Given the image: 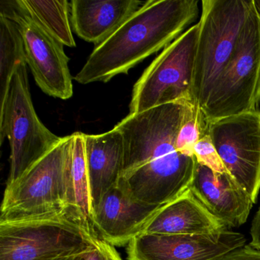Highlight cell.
Instances as JSON below:
<instances>
[{
    "instance_id": "6da1fadb",
    "label": "cell",
    "mask_w": 260,
    "mask_h": 260,
    "mask_svg": "<svg viewBox=\"0 0 260 260\" xmlns=\"http://www.w3.org/2000/svg\"><path fill=\"white\" fill-rule=\"evenodd\" d=\"M187 102L129 114L115 126L124 142V164L118 185L133 200L164 206L189 188L197 160L176 147Z\"/></svg>"
},
{
    "instance_id": "7a4b0ae2",
    "label": "cell",
    "mask_w": 260,
    "mask_h": 260,
    "mask_svg": "<svg viewBox=\"0 0 260 260\" xmlns=\"http://www.w3.org/2000/svg\"><path fill=\"white\" fill-rule=\"evenodd\" d=\"M197 0H149L95 49L77 83H106L165 48L197 19Z\"/></svg>"
},
{
    "instance_id": "3957f363",
    "label": "cell",
    "mask_w": 260,
    "mask_h": 260,
    "mask_svg": "<svg viewBox=\"0 0 260 260\" xmlns=\"http://www.w3.org/2000/svg\"><path fill=\"white\" fill-rule=\"evenodd\" d=\"M99 237L72 209L0 220V260H46L88 250Z\"/></svg>"
},
{
    "instance_id": "277c9868",
    "label": "cell",
    "mask_w": 260,
    "mask_h": 260,
    "mask_svg": "<svg viewBox=\"0 0 260 260\" xmlns=\"http://www.w3.org/2000/svg\"><path fill=\"white\" fill-rule=\"evenodd\" d=\"M252 0H203L196 47L193 99L203 109L234 56Z\"/></svg>"
},
{
    "instance_id": "5b68a950",
    "label": "cell",
    "mask_w": 260,
    "mask_h": 260,
    "mask_svg": "<svg viewBox=\"0 0 260 260\" xmlns=\"http://www.w3.org/2000/svg\"><path fill=\"white\" fill-rule=\"evenodd\" d=\"M26 62L16 66L0 112V143L10 141V170L7 185L49 153L61 141L40 121L30 93Z\"/></svg>"
},
{
    "instance_id": "8992f818",
    "label": "cell",
    "mask_w": 260,
    "mask_h": 260,
    "mask_svg": "<svg viewBox=\"0 0 260 260\" xmlns=\"http://www.w3.org/2000/svg\"><path fill=\"white\" fill-rule=\"evenodd\" d=\"M72 136L59 144L7 185L1 205L0 220L37 217L71 209L68 191Z\"/></svg>"
},
{
    "instance_id": "52a82bcc",
    "label": "cell",
    "mask_w": 260,
    "mask_h": 260,
    "mask_svg": "<svg viewBox=\"0 0 260 260\" xmlns=\"http://www.w3.org/2000/svg\"><path fill=\"white\" fill-rule=\"evenodd\" d=\"M259 103L260 19L253 4L234 56L202 109L211 121L258 110Z\"/></svg>"
},
{
    "instance_id": "ba28073f",
    "label": "cell",
    "mask_w": 260,
    "mask_h": 260,
    "mask_svg": "<svg viewBox=\"0 0 260 260\" xmlns=\"http://www.w3.org/2000/svg\"><path fill=\"white\" fill-rule=\"evenodd\" d=\"M199 23L166 47L134 86L130 115L162 105L194 101L193 79Z\"/></svg>"
},
{
    "instance_id": "9c48e42d",
    "label": "cell",
    "mask_w": 260,
    "mask_h": 260,
    "mask_svg": "<svg viewBox=\"0 0 260 260\" xmlns=\"http://www.w3.org/2000/svg\"><path fill=\"white\" fill-rule=\"evenodd\" d=\"M0 16L13 21L19 27L27 65L40 89L54 98H71L73 79L63 45L28 14L20 0L1 1Z\"/></svg>"
},
{
    "instance_id": "30bf717a",
    "label": "cell",
    "mask_w": 260,
    "mask_h": 260,
    "mask_svg": "<svg viewBox=\"0 0 260 260\" xmlns=\"http://www.w3.org/2000/svg\"><path fill=\"white\" fill-rule=\"evenodd\" d=\"M208 134L230 174L255 204L260 191V110L209 121Z\"/></svg>"
},
{
    "instance_id": "8fae6325",
    "label": "cell",
    "mask_w": 260,
    "mask_h": 260,
    "mask_svg": "<svg viewBox=\"0 0 260 260\" xmlns=\"http://www.w3.org/2000/svg\"><path fill=\"white\" fill-rule=\"evenodd\" d=\"M243 234L216 235L141 234L127 244V260H214L244 246Z\"/></svg>"
},
{
    "instance_id": "7c38bea8",
    "label": "cell",
    "mask_w": 260,
    "mask_h": 260,
    "mask_svg": "<svg viewBox=\"0 0 260 260\" xmlns=\"http://www.w3.org/2000/svg\"><path fill=\"white\" fill-rule=\"evenodd\" d=\"M161 207L133 200L117 185L94 208L92 226L102 240L114 246H125L141 234Z\"/></svg>"
},
{
    "instance_id": "4fadbf2b",
    "label": "cell",
    "mask_w": 260,
    "mask_h": 260,
    "mask_svg": "<svg viewBox=\"0 0 260 260\" xmlns=\"http://www.w3.org/2000/svg\"><path fill=\"white\" fill-rule=\"evenodd\" d=\"M196 197L230 229L247 220L254 203L230 173H220L197 162L189 187Z\"/></svg>"
},
{
    "instance_id": "5bb4252c",
    "label": "cell",
    "mask_w": 260,
    "mask_h": 260,
    "mask_svg": "<svg viewBox=\"0 0 260 260\" xmlns=\"http://www.w3.org/2000/svg\"><path fill=\"white\" fill-rule=\"evenodd\" d=\"M228 230L230 228L211 214L188 188L161 207L141 234L216 235Z\"/></svg>"
},
{
    "instance_id": "9a60e30c",
    "label": "cell",
    "mask_w": 260,
    "mask_h": 260,
    "mask_svg": "<svg viewBox=\"0 0 260 260\" xmlns=\"http://www.w3.org/2000/svg\"><path fill=\"white\" fill-rule=\"evenodd\" d=\"M144 3L138 0H73L71 25L79 37L97 47L112 36Z\"/></svg>"
},
{
    "instance_id": "2e32d148",
    "label": "cell",
    "mask_w": 260,
    "mask_h": 260,
    "mask_svg": "<svg viewBox=\"0 0 260 260\" xmlns=\"http://www.w3.org/2000/svg\"><path fill=\"white\" fill-rule=\"evenodd\" d=\"M85 152L94 208L118 185L124 164V142L116 127L101 135L85 134Z\"/></svg>"
},
{
    "instance_id": "e0dca14e",
    "label": "cell",
    "mask_w": 260,
    "mask_h": 260,
    "mask_svg": "<svg viewBox=\"0 0 260 260\" xmlns=\"http://www.w3.org/2000/svg\"><path fill=\"white\" fill-rule=\"evenodd\" d=\"M71 136L72 143L67 202L68 208L92 223L94 206L91 197L85 152V134L76 132Z\"/></svg>"
},
{
    "instance_id": "ac0fdd59",
    "label": "cell",
    "mask_w": 260,
    "mask_h": 260,
    "mask_svg": "<svg viewBox=\"0 0 260 260\" xmlns=\"http://www.w3.org/2000/svg\"><path fill=\"white\" fill-rule=\"evenodd\" d=\"M20 3L28 14L62 45L76 47L70 19L71 6L68 1L20 0Z\"/></svg>"
},
{
    "instance_id": "d6986e66",
    "label": "cell",
    "mask_w": 260,
    "mask_h": 260,
    "mask_svg": "<svg viewBox=\"0 0 260 260\" xmlns=\"http://www.w3.org/2000/svg\"><path fill=\"white\" fill-rule=\"evenodd\" d=\"M26 62L25 45L19 27L0 16V103L4 101L16 66Z\"/></svg>"
},
{
    "instance_id": "ffe728a7",
    "label": "cell",
    "mask_w": 260,
    "mask_h": 260,
    "mask_svg": "<svg viewBox=\"0 0 260 260\" xmlns=\"http://www.w3.org/2000/svg\"><path fill=\"white\" fill-rule=\"evenodd\" d=\"M209 121L203 109L194 101L187 102L185 115L176 137L178 151L188 156H194V145L208 135Z\"/></svg>"
},
{
    "instance_id": "44dd1931",
    "label": "cell",
    "mask_w": 260,
    "mask_h": 260,
    "mask_svg": "<svg viewBox=\"0 0 260 260\" xmlns=\"http://www.w3.org/2000/svg\"><path fill=\"white\" fill-rule=\"evenodd\" d=\"M193 153L199 164L208 167L216 173H230L224 167L208 134L194 145Z\"/></svg>"
},
{
    "instance_id": "7402d4cb",
    "label": "cell",
    "mask_w": 260,
    "mask_h": 260,
    "mask_svg": "<svg viewBox=\"0 0 260 260\" xmlns=\"http://www.w3.org/2000/svg\"><path fill=\"white\" fill-rule=\"evenodd\" d=\"M86 260H123L115 246L97 237L88 250Z\"/></svg>"
},
{
    "instance_id": "603a6c76",
    "label": "cell",
    "mask_w": 260,
    "mask_h": 260,
    "mask_svg": "<svg viewBox=\"0 0 260 260\" xmlns=\"http://www.w3.org/2000/svg\"><path fill=\"white\" fill-rule=\"evenodd\" d=\"M214 260H260V250L250 245H244Z\"/></svg>"
},
{
    "instance_id": "cb8c5ba5",
    "label": "cell",
    "mask_w": 260,
    "mask_h": 260,
    "mask_svg": "<svg viewBox=\"0 0 260 260\" xmlns=\"http://www.w3.org/2000/svg\"><path fill=\"white\" fill-rule=\"evenodd\" d=\"M250 235L251 242L249 245L260 250V206L252 220Z\"/></svg>"
},
{
    "instance_id": "d4e9b609",
    "label": "cell",
    "mask_w": 260,
    "mask_h": 260,
    "mask_svg": "<svg viewBox=\"0 0 260 260\" xmlns=\"http://www.w3.org/2000/svg\"><path fill=\"white\" fill-rule=\"evenodd\" d=\"M88 250L69 254V255H61V256L55 257V258H49V259L46 260H86V255Z\"/></svg>"
},
{
    "instance_id": "484cf974",
    "label": "cell",
    "mask_w": 260,
    "mask_h": 260,
    "mask_svg": "<svg viewBox=\"0 0 260 260\" xmlns=\"http://www.w3.org/2000/svg\"><path fill=\"white\" fill-rule=\"evenodd\" d=\"M254 8L260 19V0H253Z\"/></svg>"
}]
</instances>
